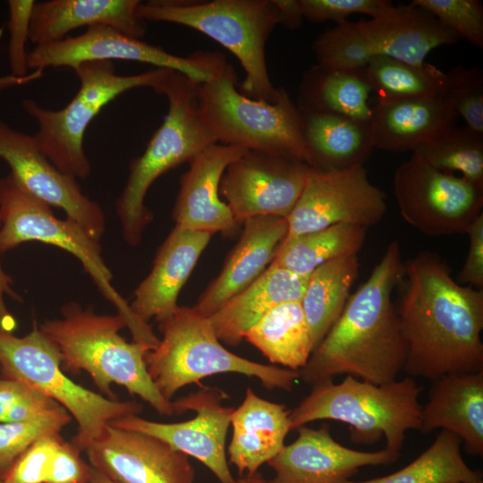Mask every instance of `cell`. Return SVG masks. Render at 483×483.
<instances>
[{
	"label": "cell",
	"mask_w": 483,
	"mask_h": 483,
	"mask_svg": "<svg viewBox=\"0 0 483 483\" xmlns=\"http://www.w3.org/2000/svg\"><path fill=\"white\" fill-rule=\"evenodd\" d=\"M436 428L458 436L470 454H483V371L432 380L428 400L421 406L419 431Z\"/></svg>",
	"instance_id": "603a6c76"
},
{
	"label": "cell",
	"mask_w": 483,
	"mask_h": 483,
	"mask_svg": "<svg viewBox=\"0 0 483 483\" xmlns=\"http://www.w3.org/2000/svg\"><path fill=\"white\" fill-rule=\"evenodd\" d=\"M412 153L436 170L458 172L483 187V135L466 125H453L416 148Z\"/></svg>",
	"instance_id": "d590c367"
},
{
	"label": "cell",
	"mask_w": 483,
	"mask_h": 483,
	"mask_svg": "<svg viewBox=\"0 0 483 483\" xmlns=\"http://www.w3.org/2000/svg\"><path fill=\"white\" fill-rule=\"evenodd\" d=\"M60 318L47 319L40 331L55 344L66 372H87L101 394L117 399L112 385L123 386L160 415H174L173 401L165 399L152 382L145 357L153 350L136 341L127 342L120 331L127 327L120 314H97L72 301L61 308Z\"/></svg>",
	"instance_id": "3957f363"
},
{
	"label": "cell",
	"mask_w": 483,
	"mask_h": 483,
	"mask_svg": "<svg viewBox=\"0 0 483 483\" xmlns=\"http://www.w3.org/2000/svg\"><path fill=\"white\" fill-rule=\"evenodd\" d=\"M29 242L50 244L74 256L103 296L125 318L132 338L148 333V324L135 316L113 286V274L102 257L100 242L75 221L56 217L50 206L29 193L9 174L0 178V253Z\"/></svg>",
	"instance_id": "8fae6325"
},
{
	"label": "cell",
	"mask_w": 483,
	"mask_h": 483,
	"mask_svg": "<svg viewBox=\"0 0 483 483\" xmlns=\"http://www.w3.org/2000/svg\"><path fill=\"white\" fill-rule=\"evenodd\" d=\"M73 70L80 88L64 107L50 110L32 99L23 100L22 106L37 122L35 137L54 165L76 179H85L91 165L83 140L91 121L123 92L140 87H150L157 92L171 69L156 67L139 74L119 75L113 62L94 61L81 63Z\"/></svg>",
	"instance_id": "30bf717a"
},
{
	"label": "cell",
	"mask_w": 483,
	"mask_h": 483,
	"mask_svg": "<svg viewBox=\"0 0 483 483\" xmlns=\"http://www.w3.org/2000/svg\"><path fill=\"white\" fill-rule=\"evenodd\" d=\"M228 62L209 81L198 84L202 120L220 144L296 159L313 167L301 114L287 91L279 88L274 103L241 93Z\"/></svg>",
	"instance_id": "52a82bcc"
},
{
	"label": "cell",
	"mask_w": 483,
	"mask_h": 483,
	"mask_svg": "<svg viewBox=\"0 0 483 483\" xmlns=\"http://www.w3.org/2000/svg\"><path fill=\"white\" fill-rule=\"evenodd\" d=\"M60 407L55 401L21 382L0 377V423L34 419Z\"/></svg>",
	"instance_id": "60d3db41"
},
{
	"label": "cell",
	"mask_w": 483,
	"mask_h": 483,
	"mask_svg": "<svg viewBox=\"0 0 483 483\" xmlns=\"http://www.w3.org/2000/svg\"><path fill=\"white\" fill-rule=\"evenodd\" d=\"M198 84L170 70L157 90L167 98V114L142 155L131 161L127 182L115 205L123 238L132 247L140 243L146 226L153 218L144 202L152 183L217 143L199 114Z\"/></svg>",
	"instance_id": "277c9868"
},
{
	"label": "cell",
	"mask_w": 483,
	"mask_h": 483,
	"mask_svg": "<svg viewBox=\"0 0 483 483\" xmlns=\"http://www.w3.org/2000/svg\"><path fill=\"white\" fill-rule=\"evenodd\" d=\"M89 465L115 483H194L186 454L152 436L108 425L84 451Z\"/></svg>",
	"instance_id": "ac0fdd59"
},
{
	"label": "cell",
	"mask_w": 483,
	"mask_h": 483,
	"mask_svg": "<svg viewBox=\"0 0 483 483\" xmlns=\"http://www.w3.org/2000/svg\"><path fill=\"white\" fill-rule=\"evenodd\" d=\"M401 248L388 244L368 279L312 352L299 379L309 386L346 374L382 385L403 370L407 345L392 293L402 274Z\"/></svg>",
	"instance_id": "7a4b0ae2"
},
{
	"label": "cell",
	"mask_w": 483,
	"mask_h": 483,
	"mask_svg": "<svg viewBox=\"0 0 483 483\" xmlns=\"http://www.w3.org/2000/svg\"><path fill=\"white\" fill-rule=\"evenodd\" d=\"M371 92L366 67L333 69L316 64L302 77L297 106L301 112L333 114L370 123Z\"/></svg>",
	"instance_id": "f546056e"
},
{
	"label": "cell",
	"mask_w": 483,
	"mask_h": 483,
	"mask_svg": "<svg viewBox=\"0 0 483 483\" xmlns=\"http://www.w3.org/2000/svg\"><path fill=\"white\" fill-rule=\"evenodd\" d=\"M60 434L44 436L33 443L13 463L4 483H45Z\"/></svg>",
	"instance_id": "7bdbcfd3"
},
{
	"label": "cell",
	"mask_w": 483,
	"mask_h": 483,
	"mask_svg": "<svg viewBox=\"0 0 483 483\" xmlns=\"http://www.w3.org/2000/svg\"><path fill=\"white\" fill-rule=\"evenodd\" d=\"M0 158L29 193L50 207L63 209L67 218L101 241L106 226L102 208L82 192L76 178L54 165L35 135L19 131L0 120Z\"/></svg>",
	"instance_id": "e0dca14e"
},
{
	"label": "cell",
	"mask_w": 483,
	"mask_h": 483,
	"mask_svg": "<svg viewBox=\"0 0 483 483\" xmlns=\"http://www.w3.org/2000/svg\"><path fill=\"white\" fill-rule=\"evenodd\" d=\"M313 168L342 171L364 165L374 149L370 123L350 117L301 112Z\"/></svg>",
	"instance_id": "f1b7e54d"
},
{
	"label": "cell",
	"mask_w": 483,
	"mask_h": 483,
	"mask_svg": "<svg viewBox=\"0 0 483 483\" xmlns=\"http://www.w3.org/2000/svg\"><path fill=\"white\" fill-rule=\"evenodd\" d=\"M308 277L268 266L249 286L228 300L208 317L220 342L234 346L273 308L288 301H301Z\"/></svg>",
	"instance_id": "83f0119b"
},
{
	"label": "cell",
	"mask_w": 483,
	"mask_h": 483,
	"mask_svg": "<svg viewBox=\"0 0 483 483\" xmlns=\"http://www.w3.org/2000/svg\"><path fill=\"white\" fill-rule=\"evenodd\" d=\"M312 50L318 64L333 69L365 68L376 53L360 21H346L317 37Z\"/></svg>",
	"instance_id": "8d00e7d4"
},
{
	"label": "cell",
	"mask_w": 483,
	"mask_h": 483,
	"mask_svg": "<svg viewBox=\"0 0 483 483\" xmlns=\"http://www.w3.org/2000/svg\"><path fill=\"white\" fill-rule=\"evenodd\" d=\"M457 483H462V482H457ZM481 483H483V482H481Z\"/></svg>",
	"instance_id": "f5cc1de1"
},
{
	"label": "cell",
	"mask_w": 483,
	"mask_h": 483,
	"mask_svg": "<svg viewBox=\"0 0 483 483\" xmlns=\"http://www.w3.org/2000/svg\"><path fill=\"white\" fill-rule=\"evenodd\" d=\"M290 411L282 403L259 397L246 388L242 402L231 415L232 438L227 447L229 462L240 476H253L261 465L284 446L291 430Z\"/></svg>",
	"instance_id": "484cf974"
},
{
	"label": "cell",
	"mask_w": 483,
	"mask_h": 483,
	"mask_svg": "<svg viewBox=\"0 0 483 483\" xmlns=\"http://www.w3.org/2000/svg\"><path fill=\"white\" fill-rule=\"evenodd\" d=\"M72 420L64 408L34 419L0 423V479H3L15 461L37 440L60 434Z\"/></svg>",
	"instance_id": "74e56055"
},
{
	"label": "cell",
	"mask_w": 483,
	"mask_h": 483,
	"mask_svg": "<svg viewBox=\"0 0 483 483\" xmlns=\"http://www.w3.org/2000/svg\"><path fill=\"white\" fill-rule=\"evenodd\" d=\"M278 9L280 24L290 30L301 26L304 19L299 0H273Z\"/></svg>",
	"instance_id": "c3c4849f"
},
{
	"label": "cell",
	"mask_w": 483,
	"mask_h": 483,
	"mask_svg": "<svg viewBox=\"0 0 483 483\" xmlns=\"http://www.w3.org/2000/svg\"><path fill=\"white\" fill-rule=\"evenodd\" d=\"M162 339L145 357L148 373L167 400L191 384L216 374L235 373L258 379L267 389L290 391L299 373L236 355L225 348L216 335L209 318L191 307L178 306L158 322Z\"/></svg>",
	"instance_id": "8992f818"
},
{
	"label": "cell",
	"mask_w": 483,
	"mask_h": 483,
	"mask_svg": "<svg viewBox=\"0 0 483 483\" xmlns=\"http://www.w3.org/2000/svg\"><path fill=\"white\" fill-rule=\"evenodd\" d=\"M13 279L0 267V329L13 333L17 323L6 308L4 296L21 301V297L12 288Z\"/></svg>",
	"instance_id": "7dc6e473"
},
{
	"label": "cell",
	"mask_w": 483,
	"mask_h": 483,
	"mask_svg": "<svg viewBox=\"0 0 483 483\" xmlns=\"http://www.w3.org/2000/svg\"><path fill=\"white\" fill-rule=\"evenodd\" d=\"M442 97L468 128L483 135V71L479 66L450 69Z\"/></svg>",
	"instance_id": "f35d334b"
},
{
	"label": "cell",
	"mask_w": 483,
	"mask_h": 483,
	"mask_svg": "<svg viewBox=\"0 0 483 483\" xmlns=\"http://www.w3.org/2000/svg\"><path fill=\"white\" fill-rule=\"evenodd\" d=\"M462 441L441 430L415 460L389 475L347 483H481V473L470 469L461 451Z\"/></svg>",
	"instance_id": "836d02e7"
},
{
	"label": "cell",
	"mask_w": 483,
	"mask_h": 483,
	"mask_svg": "<svg viewBox=\"0 0 483 483\" xmlns=\"http://www.w3.org/2000/svg\"><path fill=\"white\" fill-rule=\"evenodd\" d=\"M243 224L242 236L221 273L192 307L204 317L211 316L267 269L288 231L286 218L275 216H253Z\"/></svg>",
	"instance_id": "7402d4cb"
},
{
	"label": "cell",
	"mask_w": 483,
	"mask_h": 483,
	"mask_svg": "<svg viewBox=\"0 0 483 483\" xmlns=\"http://www.w3.org/2000/svg\"><path fill=\"white\" fill-rule=\"evenodd\" d=\"M366 229L355 225L336 224L284 237L269 266L307 276L324 263L357 255L364 244Z\"/></svg>",
	"instance_id": "d6a6232c"
},
{
	"label": "cell",
	"mask_w": 483,
	"mask_h": 483,
	"mask_svg": "<svg viewBox=\"0 0 483 483\" xmlns=\"http://www.w3.org/2000/svg\"><path fill=\"white\" fill-rule=\"evenodd\" d=\"M212 234L175 226L158 249L150 273L134 292L130 305L135 316L148 323L171 316L179 293Z\"/></svg>",
	"instance_id": "44dd1931"
},
{
	"label": "cell",
	"mask_w": 483,
	"mask_h": 483,
	"mask_svg": "<svg viewBox=\"0 0 483 483\" xmlns=\"http://www.w3.org/2000/svg\"><path fill=\"white\" fill-rule=\"evenodd\" d=\"M366 72L377 102L442 96L445 83V72L431 64H412L384 55H374Z\"/></svg>",
	"instance_id": "e575fe53"
},
{
	"label": "cell",
	"mask_w": 483,
	"mask_h": 483,
	"mask_svg": "<svg viewBox=\"0 0 483 483\" xmlns=\"http://www.w3.org/2000/svg\"><path fill=\"white\" fill-rule=\"evenodd\" d=\"M244 339L272 365L296 371L305 366L314 350L299 301L284 302L270 309L250 327Z\"/></svg>",
	"instance_id": "4dcf8cb0"
},
{
	"label": "cell",
	"mask_w": 483,
	"mask_h": 483,
	"mask_svg": "<svg viewBox=\"0 0 483 483\" xmlns=\"http://www.w3.org/2000/svg\"><path fill=\"white\" fill-rule=\"evenodd\" d=\"M466 234L470 241L469 250L456 281L483 290V213L470 225Z\"/></svg>",
	"instance_id": "bcb514c9"
},
{
	"label": "cell",
	"mask_w": 483,
	"mask_h": 483,
	"mask_svg": "<svg viewBox=\"0 0 483 483\" xmlns=\"http://www.w3.org/2000/svg\"><path fill=\"white\" fill-rule=\"evenodd\" d=\"M303 17L312 22L326 21L336 24L347 21L354 13L379 17L389 11L394 4L388 0H299Z\"/></svg>",
	"instance_id": "b9f144b4"
},
{
	"label": "cell",
	"mask_w": 483,
	"mask_h": 483,
	"mask_svg": "<svg viewBox=\"0 0 483 483\" xmlns=\"http://www.w3.org/2000/svg\"><path fill=\"white\" fill-rule=\"evenodd\" d=\"M35 1L11 0L9 6L8 55L12 76L22 79L28 71L27 41L30 40V24Z\"/></svg>",
	"instance_id": "ee69618b"
},
{
	"label": "cell",
	"mask_w": 483,
	"mask_h": 483,
	"mask_svg": "<svg viewBox=\"0 0 483 483\" xmlns=\"http://www.w3.org/2000/svg\"><path fill=\"white\" fill-rule=\"evenodd\" d=\"M91 467V466H90ZM89 483H115L91 467Z\"/></svg>",
	"instance_id": "681fc988"
},
{
	"label": "cell",
	"mask_w": 483,
	"mask_h": 483,
	"mask_svg": "<svg viewBox=\"0 0 483 483\" xmlns=\"http://www.w3.org/2000/svg\"><path fill=\"white\" fill-rule=\"evenodd\" d=\"M359 268L357 255H352L324 263L309 275L301 303L314 350L341 315Z\"/></svg>",
	"instance_id": "1f68e13d"
},
{
	"label": "cell",
	"mask_w": 483,
	"mask_h": 483,
	"mask_svg": "<svg viewBox=\"0 0 483 483\" xmlns=\"http://www.w3.org/2000/svg\"><path fill=\"white\" fill-rule=\"evenodd\" d=\"M0 368L4 377L21 382L64 407L78 423L71 444L80 453L114 419L138 415L136 401L110 399L80 386L62 369L59 350L34 323L22 337L0 329Z\"/></svg>",
	"instance_id": "9c48e42d"
},
{
	"label": "cell",
	"mask_w": 483,
	"mask_h": 483,
	"mask_svg": "<svg viewBox=\"0 0 483 483\" xmlns=\"http://www.w3.org/2000/svg\"><path fill=\"white\" fill-rule=\"evenodd\" d=\"M385 193L369 179L364 165L342 171L310 168L304 188L286 217L285 237L336 224L368 228L386 215Z\"/></svg>",
	"instance_id": "9a60e30c"
},
{
	"label": "cell",
	"mask_w": 483,
	"mask_h": 483,
	"mask_svg": "<svg viewBox=\"0 0 483 483\" xmlns=\"http://www.w3.org/2000/svg\"><path fill=\"white\" fill-rule=\"evenodd\" d=\"M444 25L478 47H483V4L479 0H413Z\"/></svg>",
	"instance_id": "ab89813d"
},
{
	"label": "cell",
	"mask_w": 483,
	"mask_h": 483,
	"mask_svg": "<svg viewBox=\"0 0 483 483\" xmlns=\"http://www.w3.org/2000/svg\"><path fill=\"white\" fill-rule=\"evenodd\" d=\"M421 387L411 377L377 385L347 375L340 383L326 380L292 410L291 430L316 420H336L352 428V436L373 441L382 436L386 449L400 453L408 430H419Z\"/></svg>",
	"instance_id": "ba28073f"
},
{
	"label": "cell",
	"mask_w": 483,
	"mask_h": 483,
	"mask_svg": "<svg viewBox=\"0 0 483 483\" xmlns=\"http://www.w3.org/2000/svg\"><path fill=\"white\" fill-rule=\"evenodd\" d=\"M0 483H4L2 479H0Z\"/></svg>",
	"instance_id": "816d5d0a"
},
{
	"label": "cell",
	"mask_w": 483,
	"mask_h": 483,
	"mask_svg": "<svg viewBox=\"0 0 483 483\" xmlns=\"http://www.w3.org/2000/svg\"><path fill=\"white\" fill-rule=\"evenodd\" d=\"M395 305L407 345L403 370L435 379L483 371V290L460 284L436 254L403 263Z\"/></svg>",
	"instance_id": "6da1fadb"
},
{
	"label": "cell",
	"mask_w": 483,
	"mask_h": 483,
	"mask_svg": "<svg viewBox=\"0 0 483 483\" xmlns=\"http://www.w3.org/2000/svg\"><path fill=\"white\" fill-rule=\"evenodd\" d=\"M247 149L214 143L198 153L182 174L173 216L175 226L211 234H228L238 225L220 199V182L227 166Z\"/></svg>",
	"instance_id": "ffe728a7"
},
{
	"label": "cell",
	"mask_w": 483,
	"mask_h": 483,
	"mask_svg": "<svg viewBox=\"0 0 483 483\" xmlns=\"http://www.w3.org/2000/svg\"><path fill=\"white\" fill-rule=\"evenodd\" d=\"M134 61L179 72L197 83L211 80L227 62L216 52L182 57L105 25L87 28L79 36L36 46L28 54V68L71 67L94 61Z\"/></svg>",
	"instance_id": "4fadbf2b"
},
{
	"label": "cell",
	"mask_w": 483,
	"mask_h": 483,
	"mask_svg": "<svg viewBox=\"0 0 483 483\" xmlns=\"http://www.w3.org/2000/svg\"><path fill=\"white\" fill-rule=\"evenodd\" d=\"M227 397L218 387L201 385L198 390L173 401L175 415L192 411V419L162 423L131 415L114 419L109 425L157 437L199 461L219 483H235L226 453V436L234 408L224 405Z\"/></svg>",
	"instance_id": "5bb4252c"
},
{
	"label": "cell",
	"mask_w": 483,
	"mask_h": 483,
	"mask_svg": "<svg viewBox=\"0 0 483 483\" xmlns=\"http://www.w3.org/2000/svg\"><path fill=\"white\" fill-rule=\"evenodd\" d=\"M80 452L71 442L59 441L45 483H89L90 465L80 458Z\"/></svg>",
	"instance_id": "f6af8a7d"
},
{
	"label": "cell",
	"mask_w": 483,
	"mask_h": 483,
	"mask_svg": "<svg viewBox=\"0 0 483 483\" xmlns=\"http://www.w3.org/2000/svg\"><path fill=\"white\" fill-rule=\"evenodd\" d=\"M360 25L376 55L421 64L433 49L462 39L425 9L410 3L393 6Z\"/></svg>",
	"instance_id": "4316f807"
},
{
	"label": "cell",
	"mask_w": 483,
	"mask_h": 483,
	"mask_svg": "<svg viewBox=\"0 0 483 483\" xmlns=\"http://www.w3.org/2000/svg\"><path fill=\"white\" fill-rule=\"evenodd\" d=\"M458 119L442 96L377 102L370 121L373 146L390 152L413 151Z\"/></svg>",
	"instance_id": "d4e9b609"
},
{
	"label": "cell",
	"mask_w": 483,
	"mask_h": 483,
	"mask_svg": "<svg viewBox=\"0 0 483 483\" xmlns=\"http://www.w3.org/2000/svg\"><path fill=\"white\" fill-rule=\"evenodd\" d=\"M138 0H51L34 4L30 40L37 46L64 38L72 30L87 26L112 27L134 38L147 30L137 14Z\"/></svg>",
	"instance_id": "cb8c5ba5"
},
{
	"label": "cell",
	"mask_w": 483,
	"mask_h": 483,
	"mask_svg": "<svg viewBox=\"0 0 483 483\" xmlns=\"http://www.w3.org/2000/svg\"><path fill=\"white\" fill-rule=\"evenodd\" d=\"M296 430V439L267 462L274 471L267 483H347L362 467L389 465L400 457L386 448L364 452L346 447L334 439L326 423Z\"/></svg>",
	"instance_id": "d6986e66"
},
{
	"label": "cell",
	"mask_w": 483,
	"mask_h": 483,
	"mask_svg": "<svg viewBox=\"0 0 483 483\" xmlns=\"http://www.w3.org/2000/svg\"><path fill=\"white\" fill-rule=\"evenodd\" d=\"M310 168L296 159L247 150L227 166L219 191L238 225L258 216L286 218Z\"/></svg>",
	"instance_id": "2e32d148"
},
{
	"label": "cell",
	"mask_w": 483,
	"mask_h": 483,
	"mask_svg": "<svg viewBox=\"0 0 483 483\" xmlns=\"http://www.w3.org/2000/svg\"><path fill=\"white\" fill-rule=\"evenodd\" d=\"M393 189L403 220L428 236L466 233L482 213L483 187L436 170L414 153L396 168Z\"/></svg>",
	"instance_id": "7c38bea8"
},
{
	"label": "cell",
	"mask_w": 483,
	"mask_h": 483,
	"mask_svg": "<svg viewBox=\"0 0 483 483\" xmlns=\"http://www.w3.org/2000/svg\"><path fill=\"white\" fill-rule=\"evenodd\" d=\"M235 483H267L259 474L256 473L253 476L242 477L236 479Z\"/></svg>",
	"instance_id": "f907efd6"
},
{
	"label": "cell",
	"mask_w": 483,
	"mask_h": 483,
	"mask_svg": "<svg viewBox=\"0 0 483 483\" xmlns=\"http://www.w3.org/2000/svg\"><path fill=\"white\" fill-rule=\"evenodd\" d=\"M137 14L144 21L176 23L208 36L235 55L244 69L242 94L268 103L277 99L279 88L269 78L265 52L280 24L273 0H153L140 2Z\"/></svg>",
	"instance_id": "5b68a950"
}]
</instances>
